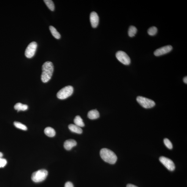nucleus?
I'll return each instance as SVG.
<instances>
[{
	"label": "nucleus",
	"instance_id": "nucleus-12",
	"mask_svg": "<svg viewBox=\"0 0 187 187\" xmlns=\"http://www.w3.org/2000/svg\"><path fill=\"white\" fill-rule=\"evenodd\" d=\"M88 117L91 120L97 119L100 117V113L97 109H93L88 112Z\"/></svg>",
	"mask_w": 187,
	"mask_h": 187
},
{
	"label": "nucleus",
	"instance_id": "nucleus-23",
	"mask_svg": "<svg viewBox=\"0 0 187 187\" xmlns=\"http://www.w3.org/2000/svg\"><path fill=\"white\" fill-rule=\"evenodd\" d=\"M7 161L6 159L0 158V168H3L6 165Z\"/></svg>",
	"mask_w": 187,
	"mask_h": 187
},
{
	"label": "nucleus",
	"instance_id": "nucleus-5",
	"mask_svg": "<svg viewBox=\"0 0 187 187\" xmlns=\"http://www.w3.org/2000/svg\"><path fill=\"white\" fill-rule=\"evenodd\" d=\"M137 101L140 105L145 109L152 108L155 105L154 101L141 96L137 97Z\"/></svg>",
	"mask_w": 187,
	"mask_h": 187
},
{
	"label": "nucleus",
	"instance_id": "nucleus-16",
	"mask_svg": "<svg viewBox=\"0 0 187 187\" xmlns=\"http://www.w3.org/2000/svg\"><path fill=\"white\" fill-rule=\"evenodd\" d=\"M74 123H75V125L80 127H84L85 126V124L83 121V120L79 115H77L75 117L74 119Z\"/></svg>",
	"mask_w": 187,
	"mask_h": 187
},
{
	"label": "nucleus",
	"instance_id": "nucleus-20",
	"mask_svg": "<svg viewBox=\"0 0 187 187\" xmlns=\"http://www.w3.org/2000/svg\"><path fill=\"white\" fill-rule=\"evenodd\" d=\"M14 125L16 128L21 129V130L24 131L27 130V126L21 123L18 122H14Z\"/></svg>",
	"mask_w": 187,
	"mask_h": 187
},
{
	"label": "nucleus",
	"instance_id": "nucleus-25",
	"mask_svg": "<svg viewBox=\"0 0 187 187\" xmlns=\"http://www.w3.org/2000/svg\"><path fill=\"white\" fill-rule=\"evenodd\" d=\"M126 187H138L131 184H129L126 185Z\"/></svg>",
	"mask_w": 187,
	"mask_h": 187
},
{
	"label": "nucleus",
	"instance_id": "nucleus-14",
	"mask_svg": "<svg viewBox=\"0 0 187 187\" xmlns=\"http://www.w3.org/2000/svg\"><path fill=\"white\" fill-rule=\"evenodd\" d=\"M44 132L47 136L50 137H54L56 135V131L54 129L50 127L46 128Z\"/></svg>",
	"mask_w": 187,
	"mask_h": 187
},
{
	"label": "nucleus",
	"instance_id": "nucleus-22",
	"mask_svg": "<svg viewBox=\"0 0 187 187\" xmlns=\"http://www.w3.org/2000/svg\"><path fill=\"white\" fill-rule=\"evenodd\" d=\"M164 143L166 146L169 149H172L173 148V145L170 140L167 138H165L164 140Z\"/></svg>",
	"mask_w": 187,
	"mask_h": 187
},
{
	"label": "nucleus",
	"instance_id": "nucleus-17",
	"mask_svg": "<svg viewBox=\"0 0 187 187\" xmlns=\"http://www.w3.org/2000/svg\"><path fill=\"white\" fill-rule=\"evenodd\" d=\"M49 29L50 30L51 34L55 38L57 39H60L61 38V35L54 27L50 26L49 27Z\"/></svg>",
	"mask_w": 187,
	"mask_h": 187
},
{
	"label": "nucleus",
	"instance_id": "nucleus-15",
	"mask_svg": "<svg viewBox=\"0 0 187 187\" xmlns=\"http://www.w3.org/2000/svg\"><path fill=\"white\" fill-rule=\"evenodd\" d=\"M15 109L18 111V112L20 111H24L28 109V106L26 104H23L20 103L16 104L14 106Z\"/></svg>",
	"mask_w": 187,
	"mask_h": 187
},
{
	"label": "nucleus",
	"instance_id": "nucleus-9",
	"mask_svg": "<svg viewBox=\"0 0 187 187\" xmlns=\"http://www.w3.org/2000/svg\"><path fill=\"white\" fill-rule=\"evenodd\" d=\"M172 49L173 47L171 46H165L157 49L154 53V54L156 56H161L169 53L172 50Z\"/></svg>",
	"mask_w": 187,
	"mask_h": 187
},
{
	"label": "nucleus",
	"instance_id": "nucleus-2",
	"mask_svg": "<svg viewBox=\"0 0 187 187\" xmlns=\"http://www.w3.org/2000/svg\"><path fill=\"white\" fill-rule=\"evenodd\" d=\"M100 155L103 160L110 164H114L117 160V157L112 150L107 148H103L100 151Z\"/></svg>",
	"mask_w": 187,
	"mask_h": 187
},
{
	"label": "nucleus",
	"instance_id": "nucleus-11",
	"mask_svg": "<svg viewBox=\"0 0 187 187\" xmlns=\"http://www.w3.org/2000/svg\"><path fill=\"white\" fill-rule=\"evenodd\" d=\"M77 143L75 140L74 139H69L65 142L64 147L65 149L67 150H70L72 149L74 147L76 146Z\"/></svg>",
	"mask_w": 187,
	"mask_h": 187
},
{
	"label": "nucleus",
	"instance_id": "nucleus-3",
	"mask_svg": "<svg viewBox=\"0 0 187 187\" xmlns=\"http://www.w3.org/2000/svg\"><path fill=\"white\" fill-rule=\"evenodd\" d=\"M48 175V172L46 169L38 170L33 173L31 178L35 183H39L45 180Z\"/></svg>",
	"mask_w": 187,
	"mask_h": 187
},
{
	"label": "nucleus",
	"instance_id": "nucleus-26",
	"mask_svg": "<svg viewBox=\"0 0 187 187\" xmlns=\"http://www.w3.org/2000/svg\"><path fill=\"white\" fill-rule=\"evenodd\" d=\"M183 81L184 82V83L187 84V76L185 77V78H183Z\"/></svg>",
	"mask_w": 187,
	"mask_h": 187
},
{
	"label": "nucleus",
	"instance_id": "nucleus-19",
	"mask_svg": "<svg viewBox=\"0 0 187 187\" xmlns=\"http://www.w3.org/2000/svg\"><path fill=\"white\" fill-rule=\"evenodd\" d=\"M43 1L49 9L53 11L54 10V5L53 1L51 0H44Z\"/></svg>",
	"mask_w": 187,
	"mask_h": 187
},
{
	"label": "nucleus",
	"instance_id": "nucleus-10",
	"mask_svg": "<svg viewBox=\"0 0 187 187\" xmlns=\"http://www.w3.org/2000/svg\"><path fill=\"white\" fill-rule=\"evenodd\" d=\"M90 20L91 24L93 28H96L98 24L99 21V18L97 13L95 12L90 13Z\"/></svg>",
	"mask_w": 187,
	"mask_h": 187
},
{
	"label": "nucleus",
	"instance_id": "nucleus-1",
	"mask_svg": "<svg viewBox=\"0 0 187 187\" xmlns=\"http://www.w3.org/2000/svg\"><path fill=\"white\" fill-rule=\"evenodd\" d=\"M42 72L41 76V81L44 83L48 82L51 79L54 71L53 63L50 62H45L42 65Z\"/></svg>",
	"mask_w": 187,
	"mask_h": 187
},
{
	"label": "nucleus",
	"instance_id": "nucleus-6",
	"mask_svg": "<svg viewBox=\"0 0 187 187\" xmlns=\"http://www.w3.org/2000/svg\"><path fill=\"white\" fill-rule=\"evenodd\" d=\"M117 58L124 65H128L130 64L131 59L130 57L125 52L118 51L116 54Z\"/></svg>",
	"mask_w": 187,
	"mask_h": 187
},
{
	"label": "nucleus",
	"instance_id": "nucleus-18",
	"mask_svg": "<svg viewBox=\"0 0 187 187\" xmlns=\"http://www.w3.org/2000/svg\"><path fill=\"white\" fill-rule=\"evenodd\" d=\"M137 29L135 26H131L129 29L128 34L129 37H133L137 34Z\"/></svg>",
	"mask_w": 187,
	"mask_h": 187
},
{
	"label": "nucleus",
	"instance_id": "nucleus-27",
	"mask_svg": "<svg viewBox=\"0 0 187 187\" xmlns=\"http://www.w3.org/2000/svg\"><path fill=\"white\" fill-rule=\"evenodd\" d=\"M2 156H3V154L0 152V158H2Z\"/></svg>",
	"mask_w": 187,
	"mask_h": 187
},
{
	"label": "nucleus",
	"instance_id": "nucleus-7",
	"mask_svg": "<svg viewBox=\"0 0 187 187\" xmlns=\"http://www.w3.org/2000/svg\"><path fill=\"white\" fill-rule=\"evenodd\" d=\"M37 48V44L36 42H32L27 46L25 56L28 58H31L34 57Z\"/></svg>",
	"mask_w": 187,
	"mask_h": 187
},
{
	"label": "nucleus",
	"instance_id": "nucleus-24",
	"mask_svg": "<svg viewBox=\"0 0 187 187\" xmlns=\"http://www.w3.org/2000/svg\"><path fill=\"white\" fill-rule=\"evenodd\" d=\"M65 187H74V186L72 183L70 181H68L65 183Z\"/></svg>",
	"mask_w": 187,
	"mask_h": 187
},
{
	"label": "nucleus",
	"instance_id": "nucleus-13",
	"mask_svg": "<svg viewBox=\"0 0 187 187\" xmlns=\"http://www.w3.org/2000/svg\"><path fill=\"white\" fill-rule=\"evenodd\" d=\"M70 130L73 133L80 134L82 133V130L81 127L75 125L70 124L68 126Z\"/></svg>",
	"mask_w": 187,
	"mask_h": 187
},
{
	"label": "nucleus",
	"instance_id": "nucleus-21",
	"mask_svg": "<svg viewBox=\"0 0 187 187\" xmlns=\"http://www.w3.org/2000/svg\"><path fill=\"white\" fill-rule=\"evenodd\" d=\"M157 28L155 26H152L150 27L148 30V33L150 35L154 36L157 34Z\"/></svg>",
	"mask_w": 187,
	"mask_h": 187
},
{
	"label": "nucleus",
	"instance_id": "nucleus-8",
	"mask_svg": "<svg viewBox=\"0 0 187 187\" xmlns=\"http://www.w3.org/2000/svg\"><path fill=\"white\" fill-rule=\"evenodd\" d=\"M159 159L161 163L170 171H173L175 169V164L171 159L164 156L161 157Z\"/></svg>",
	"mask_w": 187,
	"mask_h": 187
},
{
	"label": "nucleus",
	"instance_id": "nucleus-4",
	"mask_svg": "<svg viewBox=\"0 0 187 187\" xmlns=\"http://www.w3.org/2000/svg\"><path fill=\"white\" fill-rule=\"evenodd\" d=\"M74 88L71 86H68L63 88L57 94V97L59 99L64 100L68 98L73 94Z\"/></svg>",
	"mask_w": 187,
	"mask_h": 187
}]
</instances>
